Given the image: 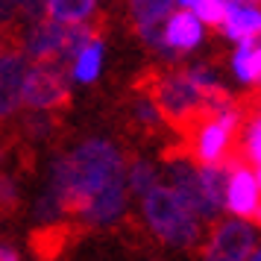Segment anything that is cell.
Here are the masks:
<instances>
[{"mask_svg": "<svg viewBox=\"0 0 261 261\" xmlns=\"http://www.w3.org/2000/svg\"><path fill=\"white\" fill-rule=\"evenodd\" d=\"M226 3H229V0H197L191 12L197 15L205 27H217L226 15Z\"/></svg>", "mask_w": 261, "mask_h": 261, "instance_id": "cell-22", "label": "cell"}, {"mask_svg": "<svg viewBox=\"0 0 261 261\" xmlns=\"http://www.w3.org/2000/svg\"><path fill=\"white\" fill-rule=\"evenodd\" d=\"M94 33L91 24H59L44 15L30 18L21 33V53L30 62H59L68 68L71 56Z\"/></svg>", "mask_w": 261, "mask_h": 261, "instance_id": "cell-3", "label": "cell"}, {"mask_svg": "<svg viewBox=\"0 0 261 261\" xmlns=\"http://www.w3.org/2000/svg\"><path fill=\"white\" fill-rule=\"evenodd\" d=\"M261 229L247 217H217L208 223V232H202L200 261H247L252 249L258 247Z\"/></svg>", "mask_w": 261, "mask_h": 261, "instance_id": "cell-5", "label": "cell"}, {"mask_svg": "<svg viewBox=\"0 0 261 261\" xmlns=\"http://www.w3.org/2000/svg\"><path fill=\"white\" fill-rule=\"evenodd\" d=\"M217 27H220V33H223L232 44L258 38V33H261L258 0H229V3H226L223 21Z\"/></svg>", "mask_w": 261, "mask_h": 261, "instance_id": "cell-13", "label": "cell"}, {"mask_svg": "<svg viewBox=\"0 0 261 261\" xmlns=\"http://www.w3.org/2000/svg\"><path fill=\"white\" fill-rule=\"evenodd\" d=\"M258 205H261V188L258 179H255V170L244 162H229L226 188H223V214L252 220Z\"/></svg>", "mask_w": 261, "mask_h": 261, "instance_id": "cell-8", "label": "cell"}, {"mask_svg": "<svg viewBox=\"0 0 261 261\" xmlns=\"http://www.w3.org/2000/svg\"><path fill=\"white\" fill-rule=\"evenodd\" d=\"M241 144H244V155H247L249 165H261V109L249 118Z\"/></svg>", "mask_w": 261, "mask_h": 261, "instance_id": "cell-20", "label": "cell"}, {"mask_svg": "<svg viewBox=\"0 0 261 261\" xmlns=\"http://www.w3.org/2000/svg\"><path fill=\"white\" fill-rule=\"evenodd\" d=\"M258 3H261V0H258Z\"/></svg>", "mask_w": 261, "mask_h": 261, "instance_id": "cell-30", "label": "cell"}, {"mask_svg": "<svg viewBox=\"0 0 261 261\" xmlns=\"http://www.w3.org/2000/svg\"><path fill=\"white\" fill-rule=\"evenodd\" d=\"M173 9H176L173 0H129L132 27L141 38V44L155 56H162V24Z\"/></svg>", "mask_w": 261, "mask_h": 261, "instance_id": "cell-12", "label": "cell"}, {"mask_svg": "<svg viewBox=\"0 0 261 261\" xmlns=\"http://www.w3.org/2000/svg\"><path fill=\"white\" fill-rule=\"evenodd\" d=\"M103 68H106V41L91 33L68 62V76L76 85H94L103 76Z\"/></svg>", "mask_w": 261, "mask_h": 261, "instance_id": "cell-14", "label": "cell"}, {"mask_svg": "<svg viewBox=\"0 0 261 261\" xmlns=\"http://www.w3.org/2000/svg\"><path fill=\"white\" fill-rule=\"evenodd\" d=\"M232 135L226 123L214 118V115H200L194 120V132H191V153L194 162H226V155L232 150Z\"/></svg>", "mask_w": 261, "mask_h": 261, "instance_id": "cell-10", "label": "cell"}, {"mask_svg": "<svg viewBox=\"0 0 261 261\" xmlns=\"http://www.w3.org/2000/svg\"><path fill=\"white\" fill-rule=\"evenodd\" d=\"M138 208H141V223L147 226V232L155 235L165 247L170 249L200 247L202 232H205V220L194 212V205L179 191L167 185L165 179L138 197Z\"/></svg>", "mask_w": 261, "mask_h": 261, "instance_id": "cell-2", "label": "cell"}, {"mask_svg": "<svg viewBox=\"0 0 261 261\" xmlns=\"http://www.w3.org/2000/svg\"><path fill=\"white\" fill-rule=\"evenodd\" d=\"M255 179H258V188H261V165L255 167Z\"/></svg>", "mask_w": 261, "mask_h": 261, "instance_id": "cell-27", "label": "cell"}, {"mask_svg": "<svg viewBox=\"0 0 261 261\" xmlns=\"http://www.w3.org/2000/svg\"><path fill=\"white\" fill-rule=\"evenodd\" d=\"M123 182H126V191H129L132 200H138L141 194L159 185L162 182V167L150 162V159H129L123 165Z\"/></svg>", "mask_w": 261, "mask_h": 261, "instance_id": "cell-18", "label": "cell"}, {"mask_svg": "<svg viewBox=\"0 0 261 261\" xmlns=\"http://www.w3.org/2000/svg\"><path fill=\"white\" fill-rule=\"evenodd\" d=\"M132 120H135L141 129H147V132L162 129V126L167 123L165 115H162V109H159V103L153 100V94H150V91L135 94V100H132Z\"/></svg>", "mask_w": 261, "mask_h": 261, "instance_id": "cell-19", "label": "cell"}, {"mask_svg": "<svg viewBox=\"0 0 261 261\" xmlns=\"http://www.w3.org/2000/svg\"><path fill=\"white\" fill-rule=\"evenodd\" d=\"M0 261H21V255H18V249L0 244Z\"/></svg>", "mask_w": 261, "mask_h": 261, "instance_id": "cell-24", "label": "cell"}, {"mask_svg": "<svg viewBox=\"0 0 261 261\" xmlns=\"http://www.w3.org/2000/svg\"><path fill=\"white\" fill-rule=\"evenodd\" d=\"M21 197H24V191H21L18 176H12V173H0V208H3V212L18 208V205H21Z\"/></svg>", "mask_w": 261, "mask_h": 261, "instance_id": "cell-21", "label": "cell"}, {"mask_svg": "<svg viewBox=\"0 0 261 261\" xmlns=\"http://www.w3.org/2000/svg\"><path fill=\"white\" fill-rule=\"evenodd\" d=\"M150 94L159 103L165 120H170V123H194V120L200 118V115H205L208 106H212V97L205 94V88L191 76L188 68L165 73L153 85Z\"/></svg>", "mask_w": 261, "mask_h": 261, "instance_id": "cell-4", "label": "cell"}, {"mask_svg": "<svg viewBox=\"0 0 261 261\" xmlns=\"http://www.w3.org/2000/svg\"><path fill=\"white\" fill-rule=\"evenodd\" d=\"M68 217H71V205L65 200V194L44 179L41 191H38L36 200H33V220H36L38 226H47L50 229V226L68 220Z\"/></svg>", "mask_w": 261, "mask_h": 261, "instance_id": "cell-15", "label": "cell"}, {"mask_svg": "<svg viewBox=\"0 0 261 261\" xmlns=\"http://www.w3.org/2000/svg\"><path fill=\"white\" fill-rule=\"evenodd\" d=\"M123 150L109 138H85V141L73 144L71 150L56 155L47 167V182L65 194V200L73 208L83 200L100 188H106L109 182L123 176Z\"/></svg>", "mask_w": 261, "mask_h": 261, "instance_id": "cell-1", "label": "cell"}, {"mask_svg": "<svg viewBox=\"0 0 261 261\" xmlns=\"http://www.w3.org/2000/svg\"><path fill=\"white\" fill-rule=\"evenodd\" d=\"M100 0H41V15L59 24H91Z\"/></svg>", "mask_w": 261, "mask_h": 261, "instance_id": "cell-17", "label": "cell"}, {"mask_svg": "<svg viewBox=\"0 0 261 261\" xmlns=\"http://www.w3.org/2000/svg\"><path fill=\"white\" fill-rule=\"evenodd\" d=\"M247 261H261V241H258V247L252 249V255H249Z\"/></svg>", "mask_w": 261, "mask_h": 261, "instance_id": "cell-26", "label": "cell"}, {"mask_svg": "<svg viewBox=\"0 0 261 261\" xmlns=\"http://www.w3.org/2000/svg\"><path fill=\"white\" fill-rule=\"evenodd\" d=\"M258 38H261V33H258Z\"/></svg>", "mask_w": 261, "mask_h": 261, "instance_id": "cell-29", "label": "cell"}, {"mask_svg": "<svg viewBox=\"0 0 261 261\" xmlns=\"http://www.w3.org/2000/svg\"><path fill=\"white\" fill-rule=\"evenodd\" d=\"M53 112H30V118H27L24 129L30 138H36V141H41V138H47L50 132H53V118H50Z\"/></svg>", "mask_w": 261, "mask_h": 261, "instance_id": "cell-23", "label": "cell"}, {"mask_svg": "<svg viewBox=\"0 0 261 261\" xmlns=\"http://www.w3.org/2000/svg\"><path fill=\"white\" fill-rule=\"evenodd\" d=\"M229 71L241 85H258L261 83V41H238L229 56Z\"/></svg>", "mask_w": 261, "mask_h": 261, "instance_id": "cell-16", "label": "cell"}, {"mask_svg": "<svg viewBox=\"0 0 261 261\" xmlns=\"http://www.w3.org/2000/svg\"><path fill=\"white\" fill-rule=\"evenodd\" d=\"M173 3H176L179 9H194V3H197V0H173Z\"/></svg>", "mask_w": 261, "mask_h": 261, "instance_id": "cell-25", "label": "cell"}, {"mask_svg": "<svg viewBox=\"0 0 261 261\" xmlns=\"http://www.w3.org/2000/svg\"><path fill=\"white\" fill-rule=\"evenodd\" d=\"M205 41V24L191 9H173L162 24V59L176 62Z\"/></svg>", "mask_w": 261, "mask_h": 261, "instance_id": "cell-7", "label": "cell"}, {"mask_svg": "<svg viewBox=\"0 0 261 261\" xmlns=\"http://www.w3.org/2000/svg\"><path fill=\"white\" fill-rule=\"evenodd\" d=\"M71 97V76L59 62H30L24 73L21 103L30 112H56Z\"/></svg>", "mask_w": 261, "mask_h": 261, "instance_id": "cell-6", "label": "cell"}, {"mask_svg": "<svg viewBox=\"0 0 261 261\" xmlns=\"http://www.w3.org/2000/svg\"><path fill=\"white\" fill-rule=\"evenodd\" d=\"M30 68L21 47H3L0 50V123L12 120L24 103H21V88H24V73Z\"/></svg>", "mask_w": 261, "mask_h": 261, "instance_id": "cell-9", "label": "cell"}, {"mask_svg": "<svg viewBox=\"0 0 261 261\" xmlns=\"http://www.w3.org/2000/svg\"><path fill=\"white\" fill-rule=\"evenodd\" d=\"M6 47V38H3V33H0V50Z\"/></svg>", "mask_w": 261, "mask_h": 261, "instance_id": "cell-28", "label": "cell"}, {"mask_svg": "<svg viewBox=\"0 0 261 261\" xmlns=\"http://www.w3.org/2000/svg\"><path fill=\"white\" fill-rule=\"evenodd\" d=\"M229 162H197V214L205 226L223 214V188Z\"/></svg>", "mask_w": 261, "mask_h": 261, "instance_id": "cell-11", "label": "cell"}]
</instances>
